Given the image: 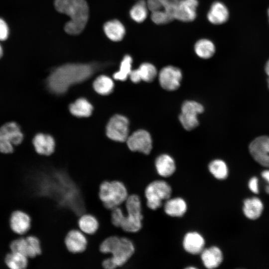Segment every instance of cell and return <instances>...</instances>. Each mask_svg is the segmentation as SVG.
<instances>
[{"instance_id":"6da1fadb","label":"cell","mask_w":269,"mask_h":269,"mask_svg":"<svg viewBox=\"0 0 269 269\" xmlns=\"http://www.w3.org/2000/svg\"><path fill=\"white\" fill-rule=\"evenodd\" d=\"M95 68L87 64L70 63L58 67L48 78L49 90L53 93H65L73 85L83 82L94 73Z\"/></svg>"},{"instance_id":"7a4b0ae2","label":"cell","mask_w":269,"mask_h":269,"mask_svg":"<svg viewBox=\"0 0 269 269\" xmlns=\"http://www.w3.org/2000/svg\"><path fill=\"white\" fill-rule=\"evenodd\" d=\"M99 250L109 256L102 262L103 269H121L134 254L135 246L129 238L111 236L103 240Z\"/></svg>"},{"instance_id":"3957f363","label":"cell","mask_w":269,"mask_h":269,"mask_svg":"<svg viewBox=\"0 0 269 269\" xmlns=\"http://www.w3.org/2000/svg\"><path fill=\"white\" fill-rule=\"evenodd\" d=\"M56 9L70 18L65 25L64 30L71 35L80 34L84 29L89 15L88 4L85 0H55Z\"/></svg>"},{"instance_id":"277c9868","label":"cell","mask_w":269,"mask_h":269,"mask_svg":"<svg viewBox=\"0 0 269 269\" xmlns=\"http://www.w3.org/2000/svg\"><path fill=\"white\" fill-rule=\"evenodd\" d=\"M125 209L120 228L127 233L139 231L142 227V203L139 195L129 194L123 204Z\"/></svg>"},{"instance_id":"5b68a950","label":"cell","mask_w":269,"mask_h":269,"mask_svg":"<svg viewBox=\"0 0 269 269\" xmlns=\"http://www.w3.org/2000/svg\"><path fill=\"white\" fill-rule=\"evenodd\" d=\"M129 196L124 183L119 180H105L99 186V197L104 207L112 210L123 205Z\"/></svg>"},{"instance_id":"8992f818","label":"cell","mask_w":269,"mask_h":269,"mask_svg":"<svg viewBox=\"0 0 269 269\" xmlns=\"http://www.w3.org/2000/svg\"><path fill=\"white\" fill-rule=\"evenodd\" d=\"M171 192L170 186L165 181L156 180L151 181L144 190L145 205L149 209L155 210L161 206L163 200L170 197Z\"/></svg>"},{"instance_id":"52a82bcc","label":"cell","mask_w":269,"mask_h":269,"mask_svg":"<svg viewBox=\"0 0 269 269\" xmlns=\"http://www.w3.org/2000/svg\"><path fill=\"white\" fill-rule=\"evenodd\" d=\"M23 134L18 125L14 122L5 124L0 128V152L3 153H11L13 145L21 143Z\"/></svg>"},{"instance_id":"ba28073f","label":"cell","mask_w":269,"mask_h":269,"mask_svg":"<svg viewBox=\"0 0 269 269\" xmlns=\"http://www.w3.org/2000/svg\"><path fill=\"white\" fill-rule=\"evenodd\" d=\"M204 111L203 106L194 101H185L181 106V112L179 120L183 127L187 131H191L199 125L198 114Z\"/></svg>"},{"instance_id":"9c48e42d","label":"cell","mask_w":269,"mask_h":269,"mask_svg":"<svg viewBox=\"0 0 269 269\" xmlns=\"http://www.w3.org/2000/svg\"><path fill=\"white\" fill-rule=\"evenodd\" d=\"M129 122L126 117L116 115L110 119L107 125V135L115 141H125L129 136Z\"/></svg>"},{"instance_id":"30bf717a","label":"cell","mask_w":269,"mask_h":269,"mask_svg":"<svg viewBox=\"0 0 269 269\" xmlns=\"http://www.w3.org/2000/svg\"><path fill=\"white\" fill-rule=\"evenodd\" d=\"M127 142L132 151L148 154L152 149V139L150 134L144 130H139L128 136Z\"/></svg>"},{"instance_id":"8fae6325","label":"cell","mask_w":269,"mask_h":269,"mask_svg":"<svg viewBox=\"0 0 269 269\" xmlns=\"http://www.w3.org/2000/svg\"><path fill=\"white\" fill-rule=\"evenodd\" d=\"M182 78L181 71L173 66H167L159 73V82L161 87L167 91L177 90L180 85Z\"/></svg>"},{"instance_id":"7c38bea8","label":"cell","mask_w":269,"mask_h":269,"mask_svg":"<svg viewBox=\"0 0 269 269\" xmlns=\"http://www.w3.org/2000/svg\"><path fill=\"white\" fill-rule=\"evenodd\" d=\"M250 152L261 165L269 167V137L261 136L255 138L249 145Z\"/></svg>"},{"instance_id":"4fadbf2b","label":"cell","mask_w":269,"mask_h":269,"mask_svg":"<svg viewBox=\"0 0 269 269\" xmlns=\"http://www.w3.org/2000/svg\"><path fill=\"white\" fill-rule=\"evenodd\" d=\"M64 244L67 250L72 254L84 252L87 249L88 239L86 234L79 229H73L68 232L64 238Z\"/></svg>"},{"instance_id":"5bb4252c","label":"cell","mask_w":269,"mask_h":269,"mask_svg":"<svg viewBox=\"0 0 269 269\" xmlns=\"http://www.w3.org/2000/svg\"><path fill=\"white\" fill-rule=\"evenodd\" d=\"M197 0H178L174 10V19L183 22H191L196 17Z\"/></svg>"},{"instance_id":"9a60e30c","label":"cell","mask_w":269,"mask_h":269,"mask_svg":"<svg viewBox=\"0 0 269 269\" xmlns=\"http://www.w3.org/2000/svg\"><path fill=\"white\" fill-rule=\"evenodd\" d=\"M9 225L13 232L18 235H23L29 230L31 219L25 212L20 210L15 211L10 217Z\"/></svg>"},{"instance_id":"2e32d148","label":"cell","mask_w":269,"mask_h":269,"mask_svg":"<svg viewBox=\"0 0 269 269\" xmlns=\"http://www.w3.org/2000/svg\"><path fill=\"white\" fill-rule=\"evenodd\" d=\"M157 74L155 67L149 63L141 64L138 68L132 70L129 77L131 80L137 83L141 80L147 82H150L156 77Z\"/></svg>"},{"instance_id":"e0dca14e","label":"cell","mask_w":269,"mask_h":269,"mask_svg":"<svg viewBox=\"0 0 269 269\" xmlns=\"http://www.w3.org/2000/svg\"><path fill=\"white\" fill-rule=\"evenodd\" d=\"M203 237L196 232H190L186 234L183 240V247L189 254H199L203 250L205 246Z\"/></svg>"},{"instance_id":"ac0fdd59","label":"cell","mask_w":269,"mask_h":269,"mask_svg":"<svg viewBox=\"0 0 269 269\" xmlns=\"http://www.w3.org/2000/svg\"><path fill=\"white\" fill-rule=\"evenodd\" d=\"M200 254L201 259L204 266L209 269L218 267L223 260L221 250L216 246H212L204 249Z\"/></svg>"},{"instance_id":"d6986e66","label":"cell","mask_w":269,"mask_h":269,"mask_svg":"<svg viewBox=\"0 0 269 269\" xmlns=\"http://www.w3.org/2000/svg\"><path fill=\"white\" fill-rule=\"evenodd\" d=\"M208 21L213 24L218 25L226 22L229 16L227 6L222 2H214L207 13Z\"/></svg>"},{"instance_id":"ffe728a7","label":"cell","mask_w":269,"mask_h":269,"mask_svg":"<svg viewBox=\"0 0 269 269\" xmlns=\"http://www.w3.org/2000/svg\"><path fill=\"white\" fill-rule=\"evenodd\" d=\"M33 143L36 152L41 155H50L55 149V141L53 138L48 134H36L33 139Z\"/></svg>"},{"instance_id":"44dd1931","label":"cell","mask_w":269,"mask_h":269,"mask_svg":"<svg viewBox=\"0 0 269 269\" xmlns=\"http://www.w3.org/2000/svg\"><path fill=\"white\" fill-rule=\"evenodd\" d=\"M78 229L86 235L95 234L99 228V222L94 215L84 213L78 218L77 221Z\"/></svg>"},{"instance_id":"7402d4cb","label":"cell","mask_w":269,"mask_h":269,"mask_svg":"<svg viewBox=\"0 0 269 269\" xmlns=\"http://www.w3.org/2000/svg\"><path fill=\"white\" fill-rule=\"evenodd\" d=\"M155 166L158 175L164 177L172 175L176 169L174 159L167 154H161L156 158Z\"/></svg>"},{"instance_id":"603a6c76","label":"cell","mask_w":269,"mask_h":269,"mask_svg":"<svg viewBox=\"0 0 269 269\" xmlns=\"http://www.w3.org/2000/svg\"><path fill=\"white\" fill-rule=\"evenodd\" d=\"M187 209L185 201L180 197L168 199L165 203V213L171 217H180L184 215Z\"/></svg>"},{"instance_id":"cb8c5ba5","label":"cell","mask_w":269,"mask_h":269,"mask_svg":"<svg viewBox=\"0 0 269 269\" xmlns=\"http://www.w3.org/2000/svg\"><path fill=\"white\" fill-rule=\"evenodd\" d=\"M263 209V204L257 197L247 198L244 201L243 208L244 214L247 218L251 220H256L259 218Z\"/></svg>"},{"instance_id":"d4e9b609","label":"cell","mask_w":269,"mask_h":269,"mask_svg":"<svg viewBox=\"0 0 269 269\" xmlns=\"http://www.w3.org/2000/svg\"><path fill=\"white\" fill-rule=\"evenodd\" d=\"M104 32L111 40H121L125 34V28L123 24L117 19L107 21L104 26Z\"/></svg>"},{"instance_id":"484cf974","label":"cell","mask_w":269,"mask_h":269,"mask_svg":"<svg viewBox=\"0 0 269 269\" xmlns=\"http://www.w3.org/2000/svg\"><path fill=\"white\" fill-rule=\"evenodd\" d=\"M93 106L85 98H79L69 106L70 113L77 117H89L93 111Z\"/></svg>"},{"instance_id":"4316f807","label":"cell","mask_w":269,"mask_h":269,"mask_svg":"<svg viewBox=\"0 0 269 269\" xmlns=\"http://www.w3.org/2000/svg\"><path fill=\"white\" fill-rule=\"evenodd\" d=\"M215 46L211 40L203 38L198 40L194 45L196 55L203 59L211 58L215 52Z\"/></svg>"},{"instance_id":"83f0119b","label":"cell","mask_w":269,"mask_h":269,"mask_svg":"<svg viewBox=\"0 0 269 269\" xmlns=\"http://www.w3.org/2000/svg\"><path fill=\"white\" fill-rule=\"evenodd\" d=\"M28 257L21 254L11 252L5 257L6 266L11 269H23L28 265Z\"/></svg>"},{"instance_id":"f1b7e54d","label":"cell","mask_w":269,"mask_h":269,"mask_svg":"<svg viewBox=\"0 0 269 269\" xmlns=\"http://www.w3.org/2000/svg\"><path fill=\"white\" fill-rule=\"evenodd\" d=\"M95 91L99 94L107 95L112 93L114 87L113 80L105 75L98 77L93 82Z\"/></svg>"},{"instance_id":"f546056e","label":"cell","mask_w":269,"mask_h":269,"mask_svg":"<svg viewBox=\"0 0 269 269\" xmlns=\"http://www.w3.org/2000/svg\"><path fill=\"white\" fill-rule=\"evenodd\" d=\"M210 173L219 180L226 178L228 175V168L226 163L222 160L215 159L208 165Z\"/></svg>"},{"instance_id":"4dcf8cb0","label":"cell","mask_w":269,"mask_h":269,"mask_svg":"<svg viewBox=\"0 0 269 269\" xmlns=\"http://www.w3.org/2000/svg\"><path fill=\"white\" fill-rule=\"evenodd\" d=\"M148 7L144 0H140L133 5L130 10L131 18L135 22H143L147 17Z\"/></svg>"},{"instance_id":"1f68e13d","label":"cell","mask_w":269,"mask_h":269,"mask_svg":"<svg viewBox=\"0 0 269 269\" xmlns=\"http://www.w3.org/2000/svg\"><path fill=\"white\" fill-rule=\"evenodd\" d=\"M132 58L129 55H126L122 60L119 70L115 73L113 78L121 81H125L132 71Z\"/></svg>"},{"instance_id":"d6a6232c","label":"cell","mask_w":269,"mask_h":269,"mask_svg":"<svg viewBox=\"0 0 269 269\" xmlns=\"http://www.w3.org/2000/svg\"><path fill=\"white\" fill-rule=\"evenodd\" d=\"M27 242V257L35 258L42 253L41 241L37 237L31 235L25 238Z\"/></svg>"},{"instance_id":"836d02e7","label":"cell","mask_w":269,"mask_h":269,"mask_svg":"<svg viewBox=\"0 0 269 269\" xmlns=\"http://www.w3.org/2000/svg\"><path fill=\"white\" fill-rule=\"evenodd\" d=\"M151 19L156 24H166L174 19L169 12L163 9L151 12Z\"/></svg>"},{"instance_id":"e575fe53","label":"cell","mask_w":269,"mask_h":269,"mask_svg":"<svg viewBox=\"0 0 269 269\" xmlns=\"http://www.w3.org/2000/svg\"><path fill=\"white\" fill-rule=\"evenodd\" d=\"M10 249L11 252L21 254L27 257L26 238L21 237L12 241L10 245Z\"/></svg>"},{"instance_id":"d590c367","label":"cell","mask_w":269,"mask_h":269,"mask_svg":"<svg viewBox=\"0 0 269 269\" xmlns=\"http://www.w3.org/2000/svg\"><path fill=\"white\" fill-rule=\"evenodd\" d=\"M162 9L169 12L174 18V10L178 0H158Z\"/></svg>"},{"instance_id":"8d00e7d4","label":"cell","mask_w":269,"mask_h":269,"mask_svg":"<svg viewBox=\"0 0 269 269\" xmlns=\"http://www.w3.org/2000/svg\"><path fill=\"white\" fill-rule=\"evenodd\" d=\"M9 29L5 21L0 18V41L6 39L8 36Z\"/></svg>"},{"instance_id":"74e56055","label":"cell","mask_w":269,"mask_h":269,"mask_svg":"<svg viewBox=\"0 0 269 269\" xmlns=\"http://www.w3.org/2000/svg\"><path fill=\"white\" fill-rule=\"evenodd\" d=\"M248 186L250 190L254 193H259L258 179L257 177H252L248 183Z\"/></svg>"},{"instance_id":"f35d334b","label":"cell","mask_w":269,"mask_h":269,"mask_svg":"<svg viewBox=\"0 0 269 269\" xmlns=\"http://www.w3.org/2000/svg\"><path fill=\"white\" fill-rule=\"evenodd\" d=\"M262 177L269 184V170L263 171L261 173Z\"/></svg>"},{"instance_id":"ab89813d","label":"cell","mask_w":269,"mask_h":269,"mask_svg":"<svg viewBox=\"0 0 269 269\" xmlns=\"http://www.w3.org/2000/svg\"><path fill=\"white\" fill-rule=\"evenodd\" d=\"M265 71L266 72V74L268 76V77H269V60L267 61L266 66H265Z\"/></svg>"},{"instance_id":"60d3db41","label":"cell","mask_w":269,"mask_h":269,"mask_svg":"<svg viewBox=\"0 0 269 269\" xmlns=\"http://www.w3.org/2000/svg\"><path fill=\"white\" fill-rule=\"evenodd\" d=\"M265 191L267 193L269 194V185H267L265 187Z\"/></svg>"},{"instance_id":"b9f144b4","label":"cell","mask_w":269,"mask_h":269,"mask_svg":"<svg viewBox=\"0 0 269 269\" xmlns=\"http://www.w3.org/2000/svg\"><path fill=\"white\" fill-rule=\"evenodd\" d=\"M2 53H3L2 48L1 45L0 44V58L1 57Z\"/></svg>"},{"instance_id":"7bdbcfd3","label":"cell","mask_w":269,"mask_h":269,"mask_svg":"<svg viewBox=\"0 0 269 269\" xmlns=\"http://www.w3.org/2000/svg\"><path fill=\"white\" fill-rule=\"evenodd\" d=\"M268 86L269 88V77H268Z\"/></svg>"},{"instance_id":"ee69618b","label":"cell","mask_w":269,"mask_h":269,"mask_svg":"<svg viewBox=\"0 0 269 269\" xmlns=\"http://www.w3.org/2000/svg\"><path fill=\"white\" fill-rule=\"evenodd\" d=\"M268 16H269V8L268 9Z\"/></svg>"}]
</instances>
